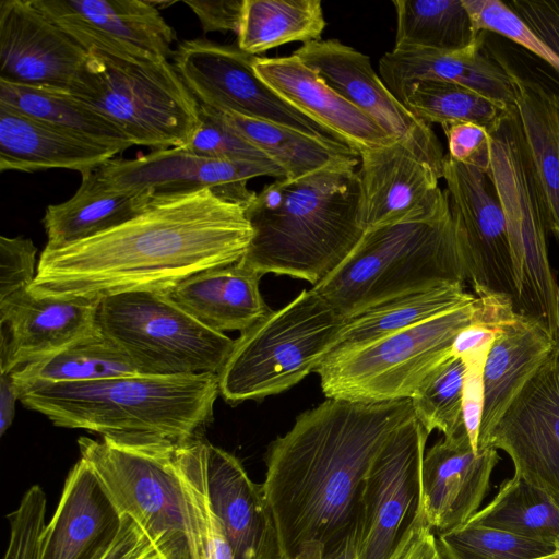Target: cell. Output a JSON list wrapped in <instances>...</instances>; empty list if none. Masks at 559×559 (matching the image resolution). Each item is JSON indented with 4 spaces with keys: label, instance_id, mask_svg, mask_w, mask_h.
Masks as SVG:
<instances>
[{
    "label": "cell",
    "instance_id": "obj_7",
    "mask_svg": "<svg viewBox=\"0 0 559 559\" xmlns=\"http://www.w3.org/2000/svg\"><path fill=\"white\" fill-rule=\"evenodd\" d=\"M72 95L153 151L187 146L199 126L200 104L168 60L92 49Z\"/></svg>",
    "mask_w": 559,
    "mask_h": 559
},
{
    "label": "cell",
    "instance_id": "obj_9",
    "mask_svg": "<svg viewBox=\"0 0 559 559\" xmlns=\"http://www.w3.org/2000/svg\"><path fill=\"white\" fill-rule=\"evenodd\" d=\"M477 297L408 329L330 353L314 372L326 399L379 403L411 399L448 358L457 334L476 320Z\"/></svg>",
    "mask_w": 559,
    "mask_h": 559
},
{
    "label": "cell",
    "instance_id": "obj_23",
    "mask_svg": "<svg viewBox=\"0 0 559 559\" xmlns=\"http://www.w3.org/2000/svg\"><path fill=\"white\" fill-rule=\"evenodd\" d=\"M210 500L221 519L234 559H283L263 484L254 483L231 453L205 442Z\"/></svg>",
    "mask_w": 559,
    "mask_h": 559
},
{
    "label": "cell",
    "instance_id": "obj_31",
    "mask_svg": "<svg viewBox=\"0 0 559 559\" xmlns=\"http://www.w3.org/2000/svg\"><path fill=\"white\" fill-rule=\"evenodd\" d=\"M224 121L264 152L285 173L297 180L334 167H355L359 153L347 144L318 138L271 121L218 111Z\"/></svg>",
    "mask_w": 559,
    "mask_h": 559
},
{
    "label": "cell",
    "instance_id": "obj_50",
    "mask_svg": "<svg viewBox=\"0 0 559 559\" xmlns=\"http://www.w3.org/2000/svg\"><path fill=\"white\" fill-rule=\"evenodd\" d=\"M185 3L193 11L204 33L233 32L237 35L243 0L197 1Z\"/></svg>",
    "mask_w": 559,
    "mask_h": 559
},
{
    "label": "cell",
    "instance_id": "obj_18",
    "mask_svg": "<svg viewBox=\"0 0 559 559\" xmlns=\"http://www.w3.org/2000/svg\"><path fill=\"white\" fill-rule=\"evenodd\" d=\"M359 156L358 224L364 231L432 221L450 211L440 175L403 143L366 148Z\"/></svg>",
    "mask_w": 559,
    "mask_h": 559
},
{
    "label": "cell",
    "instance_id": "obj_46",
    "mask_svg": "<svg viewBox=\"0 0 559 559\" xmlns=\"http://www.w3.org/2000/svg\"><path fill=\"white\" fill-rule=\"evenodd\" d=\"M37 248L29 238L0 237V301L33 284Z\"/></svg>",
    "mask_w": 559,
    "mask_h": 559
},
{
    "label": "cell",
    "instance_id": "obj_13",
    "mask_svg": "<svg viewBox=\"0 0 559 559\" xmlns=\"http://www.w3.org/2000/svg\"><path fill=\"white\" fill-rule=\"evenodd\" d=\"M173 57L174 67L199 104L338 141L258 76L253 69L258 56L198 38L181 43Z\"/></svg>",
    "mask_w": 559,
    "mask_h": 559
},
{
    "label": "cell",
    "instance_id": "obj_42",
    "mask_svg": "<svg viewBox=\"0 0 559 559\" xmlns=\"http://www.w3.org/2000/svg\"><path fill=\"white\" fill-rule=\"evenodd\" d=\"M465 371L464 361L452 355L411 397L415 417L429 433L437 429L450 438L466 429L463 415Z\"/></svg>",
    "mask_w": 559,
    "mask_h": 559
},
{
    "label": "cell",
    "instance_id": "obj_29",
    "mask_svg": "<svg viewBox=\"0 0 559 559\" xmlns=\"http://www.w3.org/2000/svg\"><path fill=\"white\" fill-rule=\"evenodd\" d=\"M557 346L549 331L533 318L516 312L502 323L484 367L478 450L514 397Z\"/></svg>",
    "mask_w": 559,
    "mask_h": 559
},
{
    "label": "cell",
    "instance_id": "obj_34",
    "mask_svg": "<svg viewBox=\"0 0 559 559\" xmlns=\"http://www.w3.org/2000/svg\"><path fill=\"white\" fill-rule=\"evenodd\" d=\"M325 26L320 0H243L237 47L257 56L294 41L320 40Z\"/></svg>",
    "mask_w": 559,
    "mask_h": 559
},
{
    "label": "cell",
    "instance_id": "obj_47",
    "mask_svg": "<svg viewBox=\"0 0 559 559\" xmlns=\"http://www.w3.org/2000/svg\"><path fill=\"white\" fill-rule=\"evenodd\" d=\"M447 136L448 155L457 163L488 174L491 162V140L488 129L472 122L441 126Z\"/></svg>",
    "mask_w": 559,
    "mask_h": 559
},
{
    "label": "cell",
    "instance_id": "obj_11",
    "mask_svg": "<svg viewBox=\"0 0 559 559\" xmlns=\"http://www.w3.org/2000/svg\"><path fill=\"white\" fill-rule=\"evenodd\" d=\"M96 323L142 374H219L235 344L226 334L198 322L164 292L103 298Z\"/></svg>",
    "mask_w": 559,
    "mask_h": 559
},
{
    "label": "cell",
    "instance_id": "obj_4",
    "mask_svg": "<svg viewBox=\"0 0 559 559\" xmlns=\"http://www.w3.org/2000/svg\"><path fill=\"white\" fill-rule=\"evenodd\" d=\"M358 201L355 167L275 179L245 209L253 236L238 263L260 276L287 275L314 286L362 237Z\"/></svg>",
    "mask_w": 559,
    "mask_h": 559
},
{
    "label": "cell",
    "instance_id": "obj_48",
    "mask_svg": "<svg viewBox=\"0 0 559 559\" xmlns=\"http://www.w3.org/2000/svg\"><path fill=\"white\" fill-rule=\"evenodd\" d=\"M390 559H444L439 549L436 533L427 521L421 499Z\"/></svg>",
    "mask_w": 559,
    "mask_h": 559
},
{
    "label": "cell",
    "instance_id": "obj_6",
    "mask_svg": "<svg viewBox=\"0 0 559 559\" xmlns=\"http://www.w3.org/2000/svg\"><path fill=\"white\" fill-rule=\"evenodd\" d=\"M345 321L313 288L301 290L235 340L219 394L235 405L290 389L317 370Z\"/></svg>",
    "mask_w": 559,
    "mask_h": 559
},
{
    "label": "cell",
    "instance_id": "obj_36",
    "mask_svg": "<svg viewBox=\"0 0 559 559\" xmlns=\"http://www.w3.org/2000/svg\"><path fill=\"white\" fill-rule=\"evenodd\" d=\"M139 373L130 358L99 330L11 372L17 389L37 382H86Z\"/></svg>",
    "mask_w": 559,
    "mask_h": 559
},
{
    "label": "cell",
    "instance_id": "obj_2",
    "mask_svg": "<svg viewBox=\"0 0 559 559\" xmlns=\"http://www.w3.org/2000/svg\"><path fill=\"white\" fill-rule=\"evenodd\" d=\"M414 416L411 399H326L298 415L265 454L264 493L283 559L307 543L324 549L354 525L364 479L392 433Z\"/></svg>",
    "mask_w": 559,
    "mask_h": 559
},
{
    "label": "cell",
    "instance_id": "obj_35",
    "mask_svg": "<svg viewBox=\"0 0 559 559\" xmlns=\"http://www.w3.org/2000/svg\"><path fill=\"white\" fill-rule=\"evenodd\" d=\"M0 103L114 147L120 153L133 146L128 135L114 121L69 93L0 81Z\"/></svg>",
    "mask_w": 559,
    "mask_h": 559
},
{
    "label": "cell",
    "instance_id": "obj_54",
    "mask_svg": "<svg viewBox=\"0 0 559 559\" xmlns=\"http://www.w3.org/2000/svg\"><path fill=\"white\" fill-rule=\"evenodd\" d=\"M535 559H559V549L554 551L550 555L538 557V558H535Z\"/></svg>",
    "mask_w": 559,
    "mask_h": 559
},
{
    "label": "cell",
    "instance_id": "obj_22",
    "mask_svg": "<svg viewBox=\"0 0 559 559\" xmlns=\"http://www.w3.org/2000/svg\"><path fill=\"white\" fill-rule=\"evenodd\" d=\"M499 461L493 448L475 452L466 429L425 452L420 499L435 533L460 526L478 511Z\"/></svg>",
    "mask_w": 559,
    "mask_h": 559
},
{
    "label": "cell",
    "instance_id": "obj_51",
    "mask_svg": "<svg viewBox=\"0 0 559 559\" xmlns=\"http://www.w3.org/2000/svg\"><path fill=\"white\" fill-rule=\"evenodd\" d=\"M20 392L11 372L0 370V435L3 436L12 425L15 403Z\"/></svg>",
    "mask_w": 559,
    "mask_h": 559
},
{
    "label": "cell",
    "instance_id": "obj_10",
    "mask_svg": "<svg viewBox=\"0 0 559 559\" xmlns=\"http://www.w3.org/2000/svg\"><path fill=\"white\" fill-rule=\"evenodd\" d=\"M488 132V176L506 218L518 288L515 310L539 321L559 345V284L549 261L548 230L516 108L503 112Z\"/></svg>",
    "mask_w": 559,
    "mask_h": 559
},
{
    "label": "cell",
    "instance_id": "obj_52",
    "mask_svg": "<svg viewBox=\"0 0 559 559\" xmlns=\"http://www.w3.org/2000/svg\"><path fill=\"white\" fill-rule=\"evenodd\" d=\"M323 559H358L354 530L324 549Z\"/></svg>",
    "mask_w": 559,
    "mask_h": 559
},
{
    "label": "cell",
    "instance_id": "obj_25",
    "mask_svg": "<svg viewBox=\"0 0 559 559\" xmlns=\"http://www.w3.org/2000/svg\"><path fill=\"white\" fill-rule=\"evenodd\" d=\"M253 69L283 99L358 153L397 141L295 55L257 57Z\"/></svg>",
    "mask_w": 559,
    "mask_h": 559
},
{
    "label": "cell",
    "instance_id": "obj_3",
    "mask_svg": "<svg viewBox=\"0 0 559 559\" xmlns=\"http://www.w3.org/2000/svg\"><path fill=\"white\" fill-rule=\"evenodd\" d=\"M22 404L55 426L85 429L120 443L179 445L213 420L218 374H132L86 382H37Z\"/></svg>",
    "mask_w": 559,
    "mask_h": 559
},
{
    "label": "cell",
    "instance_id": "obj_1",
    "mask_svg": "<svg viewBox=\"0 0 559 559\" xmlns=\"http://www.w3.org/2000/svg\"><path fill=\"white\" fill-rule=\"evenodd\" d=\"M252 236L245 207L207 188L155 193L121 225L44 249L28 289L39 297L95 302L128 292L166 293L195 273L239 262Z\"/></svg>",
    "mask_w": 559,
    "mask_h": 559
},
{
    "label": "cell",
    "instance_id": "obj_14",
    "mask_svg": "<svg viewBox=\"0 0 559 559\" xmlns=\"http://www.w3.org/2000/svg\"><path fill=\"white\" fill-rule=\"evenodd\" d=\"M265 176L286 178L276 164L211 159L183 147H173L131 159L115 157L82 176V180L94 188L116 192L176 193L207 188L246 209L257 195L248 188V181Z\"/></svg>",
    "mask_w": 559,
    "mask_h": 559
},
{
    "label": "cell",
    "instance_id": "obj_27",
    "mask_svg": "<svg viewBox=\"0 0 559 559\" xmlns=\"http://www.w3.org/2000/svg\"><path fill=\"white\" fill-rule=\"evenodd\" d=\"M120 152L0 103V170L53 168L85 176Z\"/></svg>",
    "mask_w": 559,
    "mask_h": 559
},
{
    "label": "cell",
    "instance_id": "obj_24",
    "mask_svg": "<svg viewBox=\"0 0 559 559\" xmlns=\"http://www.w3.org/2000/svg\"><path fill=\"white\" fill-rule=\"evenodd\" d=\"M486 33L459 51L393 48L379 60L380 78L400 102L419 81H442L466 86L504 110L513 109L510 76L496 53L485 48Z\"/></svg>",
    "mask_w": 559,
    "mask_h": 559
},
{
    "label": "cell",
    "instance_id": "obj_38",
    "mask_svg": "<svg viewBox=\"0 0 559 559\" xmlns=\"http://www.w3.org/2000/svg\"><path fill=\"white\" fill-rule=\"evenodd\" d=\"M395 49L459 51L473 45L474 29L462 0H395Z\"/></svg>",
    "mask_w": 559,
    "mask_h": 559
},
{
    "label": "cell",
    "instance_id": "obj_39",
    "mask_svg": "<svg viewBox=\"0 0 559 559\" xmlns=\"http://www.w3.org/2000/svg\"><path fill=\"white\" fill-rule=\"evenodd\" d=\"M493 5L485 17L488 32L535 56L559 87V0H512Z\"/></svg>",
    "mask_w": 559,
    "mask_h": 559
},
{
    "label": "cell",
    "instance_id": "obj_15",
    "mask_svg": "<svg viewBox=\"0 0 559 559\" xmlns=\"http://www.w3.org/2000/svg\"><path fill=\"white\" fill-rule=\"evenodd\" d=\"M442 178L476 297L499 294L518 301L504 214L488 174L444 156Z\"/></svg>",
    "mask_w": 559,
    "mask_h": 559
},
{
    "label": "cell",
    "instance_id": "obj_20",
    "mask_svg": "<svg viewBox=\"0 0 559 559\" xmlns=\"http://www.w3.org/2000/svg\"><path fill=\"white\" fill-rule=\"evenodd\" d=\"M63 32L86 50L168 60L176 40L154 1L33 0Z\"/></svg>",
    "mask_w": 559,
    "mask_h": 559
},
{
    "label": "cell",
    "instance_id": "obj_43",
    "mask_svg": "<svg viewBox=\"0 0 559 559\" xmlns=\"http://www.w3.org/2000/svg\"><path fill=\"white\" fill-rule=\"evenodd\" d=\"M436 536L444 559H535L558 550L543 542L469 522Z\"/></svg>",
    "mask_w": 559,
    "mask_h": 559
},
{
    "label": "cell",
    "instance_id": "obj_19",
    "mask_svg": "<svg viewBox=\"0 0 559 559\" xmlns=\"http://www.w3.org/2000/svg\"><path fill=\"white\" fill-rule=\"evenodd\" d=\"M88 60L33 0L0 1V81L72 94Z\"/></svg>",
    "mask_w": 559,
    "mask_h": 559
},
{
    "label": "cell",
    "instance_id": "obj_26",
    "mask_svg": "<svg viewBox=\"0 0 559 559\" xmlns=\"http://www.w3.org/2000/svg\"><path fill=\"white\" fill-rule=\"evenodd\" d=\"M120 522L97 477L80 459L69 471L56 511L43 530L37 559H98Z\"/></svg>",
    "mask_w": 559,
    "mask_h": 559
},
{
    "label": "cell",
    "instance_id": "obj_37",
    "mask_svg": "<svg viewBox=\"0 0 559 559\" xmlns=\"http://www.w3.org/2000/svg\"><path fill=\"white\" fill-rule=\"evenodd\" d=\"M467 522L559 549V506L545 490L516 474L506 479L493 499Z\"/></svg>",
    "mask_w": 559,
    "mask_h": 559
},
{
    "label": "cell",
    "instance_id": "obj_49",
    "mask_svg": "<svg viewBox=\"0 0 559 559\" xmlns=\"http://www.w3.org/2000/svg\"><path fill=\"white\" fill-rule=\"evenodd\" d=\"M98 559H159V556L144 530L124 514L115 538Z\"/></svg>",
    "mask_w": 559,
    "mask_h": 559
},
{
    "label": "cell",
    "instance_id": "obj_12",
    "mask_svg": "<svg viewBox=\"0 0 559 559\" xmlns=\"http://www.w3.org/2000/svg\"><path fill=\"white\" fill-rule=\"evenodd\" d=\"M430 433L411 417L390 437L360 488L353 525L358 559H390L421 495V464Z\"/></svg>",
    "mask_w": 559,
    "mask_h": 559
},
{
    "label": "cell",
    "instance_id": "obj_17",
    "mask_svg": "<svg viewBox=\"0 0 559 559\" xmlns=\"http://www.w3.org/2000/svg\"><path fill=\"white\" fill-rule=\"evenodd\" d=\"M510 456L514 474L559 506V355L557 347L525 383L480 445Z\"/></svg>",
    "mask_w": 559,
    "mask_h": 559
},
{
    "label": "cell",
    "instance_id": "obj_21",
    "mask_svg": "<svg viewBox=\"0 0 559 559\" xmlns=\"http://www.w3.org/2000/svg\"><path fill=\"white\" fill-rule=\"evenodd\" d=\"M98 302L35 296L28 288L0 301V370L13 372L98 330Z\"/></svg>",
    "mask_w": 559,
    "mask_h": 559
},
{
    "label": "cell",
    "instance_id": "obj_41",
    "mask_svg": "<svg viewBox=\"0 0 559 559\" xmlns=\"http://www.w3.org/2000/svg\"><path fill=\"white\" fill-rule=\"evenodd\" d=\"M402 103L427 124L472 122L488 130L508 111L466 86L442 81L415 83Z\"/></svg>",
    "mask_w": 559,
    "mask_h": 559
},
{
    "label": "cell",
    "instance_id": "obj_16",
    "mask_svg": "<svg viewBox=\"0 0 559 559\" xmlns=\"http://www.w3.org/2000/svg\"><path fill=\"white\" fill-rule=\"evenodd\" d=\"M293 55L316 71L343 98L429 163L442 178L445 155L436 133L430 124L415 117L392 94L373 70L367 55L334 38L306 43Z\"/></svg>",
    "mask_w": 559,
    "mask_h": 559
},
{
    "label": "cell",
    "instance_id": "obj_8",
    "mask_svg": "<svg viewBox=\"0 0 559 559\" xmlns=\"http://www.w3.org/2000/svg\"><path fill=\"white\" fill-rule=\"evenodd\" d=\"M78 445L120 515L145 532L159 559H199L190 509L173 464L176 445L81 437Z\"/></svg>",
    "mask_w": 559,
    "mask_h": 559
},
{
    "label": "cell",
    "instance_id": "obj_30",
    "mask_svg": "<svg viewBox=\"0 0 559 559\" xmlns=\"http://www.w3.org/2000/svg\"><path fill=\"white\" fill-rule=\"evenodd\" d=\"M260 278L237 262L195 273L166 294L204 326L241 333L271 312L260 293Z\"/></svg>",
    "mask_w": 559,
    "mask_h": 559
},
{
    "label": "cell",
    "instance_id": "obj_40",
    "mask_svg": "<svg viewBox=\"0 0 559 559\" xmlns=\"http://www.w3.org/2000/svg\"><path fill=\"white\" fill-rule=\"evenodd\" d=\"M205 442L199 436L173 450V464L190 509L199 559H234L224 525L210 500Z\"/></svg>",
    "mask_w": 559,
    "mask_h": 559
},
{
    "label": "cell",
    "instance_id": "obj_33",
    "mask_svg": "<svg viewBox=\"0 0 559 559\" xmlns=\"http://www.w3.org/2000/svg\"><path fill=\"white\" fill-rule=\"evenodd\" d=\"M154 194L151 190L106 191L82 180L70 199L46 209L43 224L48 240L45 249H59L117 227L141 213Z\"/></svg>",
    "mask_w": 559,
    "mask_h": 559
},
{
    "label": "cell",
    "instance_id": "obj_28",
    "mask_svg": "<svg viewBox=\"0 0 559 559\" xmlns=\"http://www.w3.org/2000/svg\"><path fill=\"white\" fill-rule=\"evenodd\" d=\"M514 92L525 150L547 230L559 241V87L542 76L522 75L502 56Z\"/></svg>",
    "mask_w": 559,
    "mask_h": 559
},
{
    "label": "cell",
    "instance_id": "obj_55",
    "mask_svg": "<svg viewBox=\"0 0 559 559\" xmlns=\"http://www.w3.org/2000/svg\"><path fill=\"white\" fill-rule=\"evenodd\" d=\"M557 353H558V355H559V345L557 346Z\"/></svg>",
    "mask_w": 559,
    "mask_h": 559
},
{
    "label": "cell",
    "instance_id": "obj_53",
    "mask_svg": "<svg viewBox=\"0 0 559 559\" xmlns=\"http://www.w3.org/2000/svg\"><path fill=\"white\" fill-rule=\"evenodd\" d=\"M324 545L321 543H307L302 545L292 559H323Z\"/></svg>",
    "mask_w": 559,
    "mask_h": 559
},
{
    "label": "cell",
    "instance_id": "obj_5",
    "mask_svg": "<svg viewBox=\"0 0 559 559\" xmlns=\"http://www.w3.org/2000/svg\"><path fill=\"white\" fill-rule=\"evenodd\" d=\"M444 282H467L451 207L437 219L365 231L343 262L312 288L347 320L389 299Z\"/></svg>",
    "mask_w": 559,
    "mask_h": 559
},
{
    "label": "cell",
    "instance_id": "obj_45",
    "mask_svg": "<svg viewBox=\"0 0 559 559\" xmlns=\"http://www.w3.org/2000/svg\"><path fill=\"white\" fill-rule=\"evenodd\" d=\"M47 497L39 485L31 486L17 508L7 515L10 537L3 559H37L39 538L46 525Z\"/></svg>",
    "mask_w": 559,
    "mask_h": 559
},
{
    "label": "cell",
    "instance_id": "obj_44",
    "mask_svg": "<svg viewBox=\"0 0 559 559\" xmlns=\"http://www.w3.org/2000/svg\"><path fill=\"white\" fill-rule=\"evenodd\" d=\"M183 148L204 158L275 164L264 152L227 124L218 111L201 104L199 126Z\"/></svg>",
    "mask_w": 559,
    "mask_h": 559
},
{
    "label": "cell",
    "instance_id": "obj_32",
    "mask_svg": "<svg viewBox=\"0 0 559 559\" xmlns=\"http://www.w3.org/2000/svg\"><path fill=\"white\" fill-rule=\"evenodd\" d=\"M476 300L465 283L444 282L378 304L347 319L332 352L357 347Z\"/></svg>",
    "mask_w": 559,
    "mask_h": 559
}]
</instances>
